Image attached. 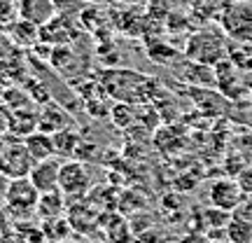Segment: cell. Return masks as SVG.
Returning <instances> with one entry per match:
<instances>
[{
	"label": "cell",
	"mask_w": 252,
	"mask_h": 243,
	"mask_svg": "<svg viewBox=\"0 0 252 243\" xmlns=\"http://www.w3.org/2000/svg\"><path fill=\"white\" fill-rule=\"evenodd\" d=\"M61 166L63 159L59 157H49V159H42V162H35L33 169L28 173L31 182L37 187V192H52V189H59V178H61Z\"/></svg>",
	"instance_id": "obj_7"
},
{
	"label": "cell",
	"mask_w": 252,
	"mask_h": 243,
	"mask_svg": "<svg viewBox=\"0 0 252 243\" xmlns=\"http://www.w3.org/2000/svg\"><path fill=\"white\" fill-rule=\"evenodd\" d=\"M187 2L194 12V17H201L206 21H217L226 0H187Z\"/></svg>",
	"instance_id": "obj_15"
},
{
	"label": "cell",
	"mask_w": 252,
	"mask_h": 243,
	"mask_svg": "<svg viewBox=\"0 0 252 243\" xmlns=\"http://www.w3.org/2000/svg\"><path fill=\"white\" fill-rule=\"evenodd\" d=\"M110 119H112L119 129H128V126L133 124V119H135L133 108H131L126 101H119L117 105L112 108V112H110Z\"/></svg>",
	"instance_id": "obj_16"
},
{
	"label": "cell",
	"mask_w": 252,
	"mask_h": 243,
	"mask_svg": "<svg viewBox=\"0 0 252 243\" xmlns=\"http://www.w3.org/2000/svg\"><path fill=\"white\" fill-rule=\"evenodd\" d=\"M9 131V119H7V112H2V108H0V138Z\"/></svg>",
	"instance_id": "obj_19"
},
{
	"label": "cell",
	"mask_w": 252,
	"mask_h": 243,
	"mask_svg": "<svg viewBox=\"0 0 252 243\" xmlns=\"http://www.w3.org/2000/svg\"><path fill=\"white\" fill-rule=\"evenodd\" d=\"M37 201L40 192L28 175L9 180L5 189V210L9 217H14L17 222H26L31 215H37Z\"/></svg>",
	"instance_id": "obj_3"
},
{
	"label": "cell",
	"mask_w": 252,
	"mask_h": 243,
	"mask_svg": "<svg viewBox=\"0 0 252 243\" xmlns=\"http://www.w3.org/2000/svg\"><path fill=\"white\" fill-rule=\"evenodd\" d=\"M65 243H68V241H65Z\"/></svg>",
	"instance_id": "obj_23"
},
{
	"label": "cell",
	"mask_w": 252,
	"mask_h": 243,
	"mask_svg": "<svg viewBox=\"0 0 252 243\" xmlns=\"http://www.w3.org/2000/svg\"><path fill=\"white\" fill-rule=\"evenodd\" d=\"M2 105H5V91L0 89V108H2Z\"/></svg>",
	"instance_id": "obj_21"
},
{
	"label": "cell",
	"mask_w": 252,
	"mask_h": 243,
	"mask_svg": "<svg viewBox=\"0 0 252 243\" xmlns=\"http://www.w3.org/2000/svg\"><path fill=\"white\" fill-rule=\"evenodd\" d=\"M7 119H9V131L21 136V138H26V136H31L33 131H37L40 112H31V110L17 108V110H12V112H7Z\"/></svg>",
	"instance_id": "obj_11"
},
{
	"label": "cell",
	"mask_w": 252,
	"mask_h": 243,
	"mask_svg": "<svg viewBox=\"0 0 252 243\" xmlns=\"http://www.w3.org/2000/svg\"><path fill=\"white\" fill-rule=\"evenodd\" d=\"M26 150L31 152L33 162H42V159H49V157H56V147H54V136L45 134V131H33L31 136L21 138Z\"/></svg>",
	"instance_id": "obj_9"
},
{
	"label": "cell",
	"mask_w": 252,
	"mask_h": 243,
	"mask_svg": "<svg viewBox=\"0 0 252 243\" xmlns=\"http://www.w3.org/2000/svg\"><path fill=\"white\" fill-rule=\"evenodd\" d=\"M65 204L68 197L63 194L61 189H52V192H42L40 201H37V215L42 220H59L65 213Z\"/></svg>",
	"instance_id": "obj_10"
},
{
	"label": "cell",
	"mask_w": 252,
	"mask_h": 243,
	"mask_svg": "<svg viewBox=\"0 0 252 243\" xmlns=\"http://www.w3.org/2000/svg\"><path fill=\"white\" fill-rule=\"evenodd\" d=\"M17 14H19V19H24L28 24L42 28L45 24H49L59 14V9H56L54 0H19Z\"/></svg>",
	"instance_id": "obj_8"
},
{
	"label": "cell",
	"mask_w": 252,
	"mask_h": 243,
	"mask_svg": "<svg viewBox=\"0 0 252 243\" xmlns=\"http://www.w3.org/2000/svg\"><path fill=\"white\" fill-rule=\"evenodd\" d=\"M185 56H187V61L217 66L224 59H229V37L224 35V31L220 26L198 28L187 37Z\"/></svg>",
	"instance_id": "obj_1"
},
{
	"label": "cell",
	"mask_w": 252,
	"mask_h": 243,
	"mask_svg": "<svg viewBox=\"0 0 252 243\" xmlns=\"http://www.w3.org/2000/svg\"><path fill=\"white\" fill-rule=\"evenodd\" d=\"M68 122H70V117L63 112V108H59V105H45V110L40 112V122H37V129L40 131H45V134H52L54 136L56 131H61V129H65L68 126Z\"/></svg>",
	"instance_id": "obj_12"
},
{
	"label": "cell",
	"mask_w": 252,
	"mask_h": 243,
	"mask_svg": "<svg viewBox=\"0 0 252 243\" xmlns=\"http://www.w3.org/2000/svg\"><path fill=\"white\" fill-rule=\"evenodd\" d=\"M208 199H210V206L220 208L224 213H236L238 206L245 201V194L234 178H220V180H215L210 185Z\"/></svg>",
	"instance_id": "obj_6"
},
{
	"label": "cell",
	"mask_w": 252,
	"mask_h": 243,
	"mask_svg": "<svg viewBox=\"0 0 252 243\" xmlns=\"http://www.w3.org/2000/svg\"><path fill=\"white\" fill-rule=\"evenodd\" d=\"M236 182L241 185L245 197H252V166H248V169H243V171L238 173V175H236Z\"/></svg>",
	"instance_id": "obj_17"
},
{
	"label": "cell",
	"mask_w": 252,
	"mask_h": 243,
	"mask_svg": "<svg viewBox=\"0 0 252 243\" xmlns=\"http://www.w3.org/2000/svg\"><path fill=\"white\" fill-rule=\"evenodd\" d=\"M33 157L31 152L26 150V145L24 140H17V143L12 145H5L2 150H0V171L7 175L9 180H14V178H26L31 169H33Z\"/></svg>",
	"instance_id": "obj_4"
},
{
	"label": "cell",
	"mask_w": 252,
	"mask_h": 243,
	"mask_svg": "<svg viewBox=\"0 0 252 243\" xmlns=\"http://www.w3.org/2000/svg\"><path fill=\"white\" fill-rule=\"evenodd\" d=\"M217 26L236 45H252V0H226Z\"/></svg>",
	"instance_id": "obj_2"
},
{
	"label": "cell",
	"mask_w": 252,
	"mask_h": 243,
	"mask_svg": "<svg viewBox=\"0 0 252 243\" xmlns=\"http://www.w3.org/2000/svg\"><path fill=\"white\" fill-rule=\"evenodd\" d=\"M89 166L80 159H68L63 162L61 166V178H59V189H61L65 197H84L87 189L91 185V178H89Z\"/></svg>",
	"instance_id": "obj_5"
},
{
	"label": "cell",
	"mask_w": 252,
	"mask_h": 243,
	"mask_svg": "<svg viewBox=\"0 0 252 243\" xmlns=\"http://www.w3.org/2000/svg\"><path fill=\"white\" fill-rule=\"evenodd\" d=\"M54 147H56V154L75 159V157H77V150H80V136L65 126V129H61V131L54 134Z\"/></svg>",
	"instance_id": "obj_14"
},
{
	"label": "cell",
	"mask_w": 252,
	"mask_h": 243,
	"mask_svg": "<svg viewBox=\"0 0 252 243\" xmlns=\"http://www.w3.org/2000/svg\"><path fill=\"white\" fill-rule=\"evenodd\" d=\"M226 241L231 243H252V220L243 215H231V220L224 227Z\"/></svg>",
	"instance_id": "obj_13"
},
{
	"label": "cell",
	"mask_w": 252,
	"mask_h": 243,
	"mask_svg": "<svg viewBox=\"0 0 252 243\" xmlns=\"http://www.w3.org/2000/svg\"><path fill=\"white\" fill-rule=\"evenodd\" d=\"M250 103H252V87H250Z\"/></svg>",
	"instance_id": "obj_22"
},
{
	"label": "cell",
	"mask_w": 252,
	"mask_h": 243,
	"mask_svg": "<svg viewBox=\"0 0 252 243\" xmlns=\"http://www.w3.org/2000/svg\"><path fill=\"white\" fill-rule=\"evenodd\" d=\"M7 210H5V208H0V232H5V229H7Z\"/></svg>",
	"instance_id": "obj_20"
},
{
	"label": "cell",
	"mask_w": 252,
	"mask_h": 243,
	"mask_svg": "<svg viewBox=\"0 0 252 243\" xmlns=\"http://www.w3.org/2000/svg\"><path fill=\"white\" fill-rule=\"evenodd\" d=\"M178 243H213L208 236H203V234H187L185 239H180Z\"/></svg>",
	"instance_id": "obj_18"
}]
</instances>
